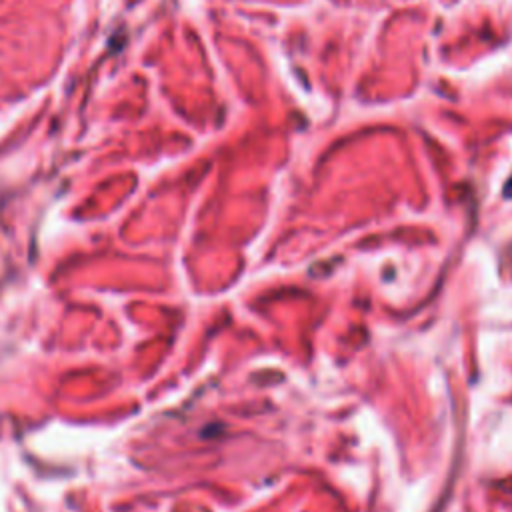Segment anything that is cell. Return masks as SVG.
Segmentation results:
<instances>
[{
    "mask_svg": "<svg viewBox=\"0 0 512 512\" xmlns=\"http://www.w3.org/2000/svg\"><path fill=\"white\" fill-rule=\"evenodd\" d=\"M504 196H506V198H512V176L508 178V182H506V186H504Z\"/></svg>",
    "mask_w": 512,
    "mask_h": 512,
    "instance_id": "6da1fadb",
    "label": "cell"
}]
</instances>
